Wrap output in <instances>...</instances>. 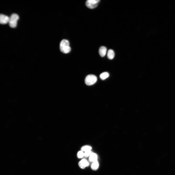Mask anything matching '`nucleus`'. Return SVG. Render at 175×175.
Instances as JSON below:
<instances>
[{
    "label": "nucleus",
    "mask_w": 175,
    "mask_h": 175,
    "mask_svg": "<svg viewBox=\"0 0 175 175\" xmlns=\"http://www.w3.org/2000/svg\"><path fill=\"white\" fill-rule=\"evenodd\" d=\"M60 51L62 52L65 53H69L71 50L69 42L66 39H63L61 42L60 45Z\"/></svg>",
    "instance_id": "1"
},
{
    "label": "nucleus",
    "mask_w": 175,
    "mask_h": 175,
    "mask_svg": "<svg viewBox=\"0 0 175 175\" xmlns=\"http://www.w3.org/2000/svg\"><path fill=\"white\" fill-rule=\"evenodd\" d=\"M19 19V17L18 15L14 13L12 14L9 17V26L12 28L16 27L17 25L18 21Z\"/></svg>",
    "instance_id": "2"
},
{
    "label": "nucleus",
    "mask_w": 175,
    "mask_h": 175,
    "mask_svg": "<svg viewBox=\"0 0 175 175\" xmlns=\"http://www.w3.org/2000/svg\"><path fill=\"white\" fill-rule=\"evenodd\" d=\"M96 77L93 75L90 74L86 77L85 82V84L88 86H90L95 84L97 81Z\"/></svg>",
    "instance_id": "3"
},
{
    "label": "nucleus",
    "mask_w": 175,
    "mask_h": 175,
    "mask_svg": "<svg viewBox=\"0 0 175 175\" xmlns=\"http://www.w3.org/2000/svg\"><path fill=\"white\" fill-rule=\"evenodd\" d=\"M99 0H88L86 3V6L90 9H93L97 7Z\"/></svg>",
    "instance_id": "4"
},
{
    "label": "nucleus",
    "mask_w": 175,
    "mask_h": 175,
    "mask_svg": "<svg viewBox=\"0 0 175 175\" xmlns=\"http://www.w3.org/2000/svg\"><path fill=\"white\" fill-rule=\"evenodd\" d=\"M79 167L82 169H84L89 165V163L86 159H82L80 160L78 163Z\"/></svg>",
    "instance_id": "5"
},
{
    "label": "nucleus",
    "mask_w": 175,
    "mask_h": 175,
    "mask_svg": "<svg viewBox=\"0 0 175 175\" xmlns=\"http://www.w3.org/2000/svg\"><path fill=\"white\" fill-rule=\"evenodd\" d=\"M9 17L8 16L1 14L0 15V23L2 24H6L9 23Z\"/></svg>",
    "instance_id": "6"
},
{
    "label": "nucleus",
    "mask_w": 175,
    "mask_h": 175,
    "mask_svg": "<svg viewBox=\"0 0 175 175\" xmlns=\"http://www.w3.org/2000/svg\"><path fill=\"white\" fill-rule=\"evenodd\" d=\"M107 48L105 46H101L99 48V53L101 56L103 57L106 55L107 52Z\"/></svg>",
    "instance_id": "7"
},
{
    "label": "nucleus",
    "mask_w": 175,
    "mask_h": 175,
    "mask_svg": "<svg viewBox=\"0 0 175 175\" xmlns=\"http://www.w3.org/2000/svg\"><path fill=\"white\" fill-rule=\"evenodd\" d=\"M97 155L95 153L92 152L89 157V160L90 162H93L97 160Z\"/></svg>",
    "instance_id": "8"
},
{
    "label": "nucleus",
    "mask_w": 175,
    "mask_h": 175,
    "mask_svg": "<svg viewBox=\"0 0 175 175\" xmlns=\"http://www.w3.org/2000/svg\"><path fill=\"white\" fill-rule=\"evenodd\" d=\"M99 166V164L97 160L93 162L91 166V169L93 170H96L98 169Z\"/></svg>",
    "instance_id": "9"
},
{
    "label": "nucleus",
    "mask_w": 175,
    "mask_h": 175,
    "mask_svg": "<svg viewBox=\"0 0 175 175\" xmlns=\"http://www.w3.org/2000/svg\"><path fill=\"white\" fill-rule=\"evenodd\" d=\"M114 52L113 50L110 49L108 50L107 53V56L108 59L110 60L113 59L114 57Z\"/></svg>",
    "instance_id": "10"
},
{
    "label": "nucleus",
    "mask_w": 175,
    "mask_h": 175,
    "mask_svg": "<svg viewBox=\"0 0 175 175\" xmlns=\"http://www.w3.org/2000/svg\"><path fill=\"white\" fill-rule=\"evenodd\" d=\"M109 76V73L107 72L102 73L100 75V78L102 80H104L107 78Z\"/></svg>",
    "instance_id": "11"
},
{
    "label": "nucleus",
    "mask_w": 175,
    "mask_h": 175,
    "mask_svg": "<svg viewBox=\"0 0 175 175\" xmlns=\"http://www.w3.org/2000/svg\"><path fill=\"white\" fill-rule=\"evenodd\" d=\"M92 149V147L88 146H85L82 147L81 148V150L84 152L90 151Z\"/></svg>",
    "instance_id": "12"
},
{
    "label": "nucleus",
    "mask_w": 175,
    "mask_h": 175,
    "mask_svg": "<svg viewBox=\"0 0 175 175\" xmlns=\"http://www.w3.org/2000/svg\"><path fill=\"white\" fill-rule=\"evenodd\" d=\"M84 156V152L81 150L79 151L77 154V157L79 158H82Z\"/></svg>",
    "instance_id": "13"
},
{
    "label": "nucleus",
    "mask_w": 175,
    "mask_h": 175,
    "mask_svg": "<svg viewBox=\"0 0 175 175\" xmlns=\"http://www.w3.org/2000/svg\"><path fill=\"white\" fill-rule=\"evenodd\" d=\"M92 152L91 150L85 152H84V157H89Z\"/></svg>",
    "instance_id": "14"
}]
</instances>
